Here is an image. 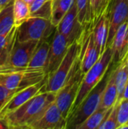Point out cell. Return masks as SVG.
Listing matches in <instances>:
<instances>
[{
  "label": "cell",
  "mask_w": 128,
  "mask_h": 129,
  "mask_svg": "<svg viewBox=\"0 0 128 129\" xmlns=\"http://www.w3.org/2000/svg\"><path fill=\"white\" fill-rule=\"evenodd\" d=\"M69 46L70 45L66 39L56 29L54 33V37L51 42L48 61L45 69V72L47 76L52 73L57 69L64 58Z\"/></svg>",
  "instance_id": "cell-12"
},
{
  "label": "cell",
  "mask_w": 128,
  "mask_h": 129,
  "mask_svg": "<svg viewBox=\"0 0 128 129\" xmlns=\"http://www.w3.org/2000/svg\"><path fill=\"white\" fill-rule=\"evenodd\" d=\"M48 0H34V2L30 5V11L31 14L36 11L40 7H41L45 2H47Z\"/></svg>",
  "instance_id": "cell-32"
},
{
  "label": "cell",
  "mask_w": 128,
  "mask_h": 129,
  "mask_svg": "<svg viewBox=\"0 0 128 129\" xmlns=\"http://www.w3.org/2000/svg\"><path fill=\"white\" fill-rule=\"evenodd\" d=\"M40 41L19 42L16 40L10 51L6 66L0 73L27 69L29 63Z\"/></svg>",
  "instance_id": "cell-7"
},
{
  "label": "cell",
  "mask_w": 128,
  "mask_h": 129,
  "mask_svg": "<svg viewBox=\"0 0 128 129\" xmlns=\"http://www.w3.org/2000/svg\"><path fill=\"white\" fill-rule=\"evenodd\" d=\"M75 0H52V14L51 21L54 26L59 24L69 11Z\"/></svg>",
  "instance_id": "cell-20"
},
{
  "label": "cell",
  "mask_w": 128,
  "mask_h": 129,
  "mask_svg": "<svg viewBox=\"0 0 128 129\" xmlns=\"http://www.w3.org/2000/svg\"><path fill=\"white\" fill-rule=\"evenodd\" d=\"M13 2L14 0H0V11Z\"/></svg>",
  "instance_id": "cell-33"
},
{
  "label": "cell",
  "mask_w": 128,
  "mask_h": 129,
  "mask_svg": "<svg viewBox=\"0 0 128 129\" xmlns=\"http://www.w3.org/2000/svg\"><path fill=\"white\" fill-rule=\"evenodd\" d=\"M127 124H128V123H127Z\"/></svg>",
  "instance_id": "cell-39"
},
{
  "label": "cell",
  "mask_w": 128,
  "mask_h": 129,
  "mask_svg": "<svg viewBox=\"0 0 128 129\" xmlns=\"http://www.w3.org/2000/svg\"><path fill=\"white\" fill-rule=\"evenodd\" d=\"M127 59H128V57H127Z\"/></svg>",
  "instance_id": "cell-38"
},
{
  "label": "cell",
  "mask_w": 128,
  "mask_h": 129,
  "mask_svg": "<svg viewBox=\"0 0 128 129\" xmlns=\"http://www.w3.org/2000/svg\"><path fill=\"white\" fill-rule=\"evenodd\" d=\"M78 42L80 46L78 54L80 70L81 73L84 75L100 57L95 45L93 26L91 23L87 24L84 27Z\"/></svg>",
  "instance_id": "cell-9"
},
{
  "label": "cell",
  "mask_w": 128,
  "mask_h": 129,
  "mask_svg": "<svg viewBox=\"0 0 128 129\" xmlns=\"http://www.w3.org/2000/svg\"><path fill=\"white\" fill-rule=\"evenodd\" d=\"M24 1H25L28 5H29V6H30V5H31V4L34 2V0H24Z\"/></svg>",
  "instance_id": "cell-36"
},
{
  "label": "cell",
  "mask_w": 128,
  "mask_h": 129,
  "mask_svg": "<svg viewBox=\"0 0 128 129\" xmlns=\"http://www.w3.org/2000/svg\"><path fill=\"white\" fill-rule=\"evenodd\" d=\"M52 14V0H48L36 11L32 13L30 17H38L51 20Z\"/></svg>",
  "instance_id": "cell-29"
},
{
  "label": "cell",
  "mask_w": 128,
  "mask_h": 129,
  "mask_svg": "<svg viewBox=\"0 0 128 129\" xmlns=\"http://www.w3.org/2000/svg\"><path fill=\"white\" fill-rule=\"evenodd\" d=\"M118 99V90L115 83V68L111 70L110 76L105 88L98 110H106L112 107Z\"/></svg>",
  "instance_id": "cell-18"
},
{
  "label": "cell",
  "mask_w": 128,
  "mask_h": 129,
  "mask_svg": "<svg viewBox=\"0 0 128 129\" xmlns=\"http://www.w3.org/2000/svg\"><path fill=\"white\" fill-rule=\"evenodd\" d=\"M113 65L119 64L128 54V20L118 29L111 46Z\"/></svg>",
  "instance_id": "cell-15"
},
{
  "label": "cell",
  "mask_w": 128,
  "mask_h": 129,
  "mask_svg": "<svg viewBox=\"0 0 128 129\" xmlns=\"http://www.w3.org/2000/svg\"><path fill=\"white\" fill-rule=\"evenodd\" d=\"M112 107L106 110H97L85 121L79 125L76 129H97L102 124Z\"/></svg>",
  "instance_id": "cell-22"
},
{
  "label": "cell",
  "mask_w": 128,
  "mask_h": 129,
  "mask_svg": "<svg viewBox=\"0 0 128 129\" xmlns=\"http://www.w3.org/2000/svg\"><path fill=\"white\" fill-rule=\"evenodd\" d=\"M67 121L63 117L55 101L48 107L45 113L33 122L29 129H66Z\"/></svg>",
  "instance_id": "cell-13"
},
{
  "label": "cell",
  "mask_w": 128,
  "mask_h": 129,
  "mask_svg": "<svg viewBox=\"0 0 128 129\" xmlns=\"http://www.w3.org/2000/svg\"><path fill=\"white\" fill-rule=\"evenodd\" d=\"M0 129H9L7 122L2 118H0Z\"/></svg>",
  "instance_id": "cell-34"
},
{
  "label": "cell",
  "mask_w": 128,
  "mask_h": 129,
  "mask_svg": "<svg viewBox=\"0 0 128 129\" xmlns=\"http://www.w3.org/2000/svg\"><path fill=\"white\" fill-rule=\"evenodd\" d=\"M50 45L51 42L48 39H43L39 42L29 63L27 67L28 70H45L48 61Z\"/></svg>",
  "instance_id": "cell-17"
},
{
  "label": "cell",
  "mask_w": 128,
  "mask_h": 129,
  "mask_svg": "<svg viewBox=\"0 0 128 129\" xmlns=\"http://www.w3.org/2000/svg\"><path fill=\"white\" fill-rule=\"evenodd\" d=\"M128 57V56H127ZM127 67H128V59L127 60Z\"/></svg>",
  "instance_id": "cell-37"
},
{
  "label": "cell",
  "mask_w": 128,
  "mask_h": 129,
  "mask_svg": "<svg viewBox=\"0 0 128 129\" xmlns=\"http://www.w3.org/2000/svg\"><path fill=\"white\" fill-rule=\"evenodd\" d=\"M13 12L14 26H19L30 17V6L24 0H14Z\"/></svg>",
  "instance_id": "cell-21"
},
{
  "label": "cell",
  "mask_w": 128,
  "mask_h": 129,
  "mask_svg": "<svg viewBox=\"0 0 128 129\" xmlns=\"http://www.w3.org/2000/svg\"><path fill=\"white\" fill-rule=\"evenodd\" d=\"M110 0H90L91 24L94 26L109 5Z\"/></svg>",
  "instance_id": "cell-24"
},
{
  "label": "cell",
  "mask_w": 128,
  "mask_h": 129,
  "mask_svg": "<svg viewBox=\"0 0 128 129\" xmlns=\"http://www.w3.org/2000/svg\"><path fill=\"white\" fill-rule=\"evenodd\" d=\"M14 2L0 11V35L10 31L14 26Z\"/></svg>",
  "instance_id": "cell-23"
},
{
  "label": "cell",
  "mask_w": 128,
  "mask_h": 129,
  "mask_svg": "<svg viewBox=\"0 0 128 129\" xmlns=\"http://www.w3.org/2000/svg\"><path fill=\"white\" fill-rule=\"evenodd\" d=\"M55 98V93L40 92L2 119L7 122L9 128H29L41 117Z\"/></svg>",
  "instance_id": "cell-1"
},
{
  "label": "cell",
  "mask_w": 128,
  "mask_h": 129,
  "mask_svg": "<svg viewBox=\"0 0 128 129\" xmlns=\"http://www.w3.org/2000/svg\"><path fill=\"white\" fill-rule=\"evenodd\" d=\"M118 127L128 123V99H123L120 103L118 114Z\"/></svg>",
  "instance_id": "cell-30"
},
{
  "label": "cell",
  "mask_w": 128,
  "mask_h": 129,
  "mask_svg": "<svg viewBox=\"0 0 128 129\" xmlns=\"http://www.w3.org/2000/svg\"><path fill=\"white\" fill-rule=\"evenodd\" d=\"M10 51L7 50H0V72L5 67L8 62V56Z\"/></svg>",
  "instance_id": "cell-31"
},
{
  "label": "cell",
  "mask_w": 128,
  "mask_h": 129,
  "mask_svg": "<svg viewBox=\"0 0 128 129\" xmlns=\"http://www.w3.org/2000/svg\"><path fill=\"white\" fill-rule=\"evenodd\" d=\"M109 29V5L99 17L97 21L93 26L94 39L97 49L101 56L106 49V43Z\"/></svg>",
  "instance_id": "cell-16"
},
{
  "label": "cell",
  "mask_w": 128,
  "mask_h": 129,
  "mask_svg": "<svg viewBox=\"0 0 128 129\" xmlns=\"http://www.w3.org/2000/svg\"><path fill=\"white\" fill-rule=\"evenodd\" d=\"M56 30L51 20L38 17H30L17 26V40L26 42L29 40L48 39Z\"/></svg>",
  "instance_id": "cell-6"
},
{
  "label": "cell",
  "mask_w": 128,
  "mask_h": 129,
  "mask_svg": "<svg viewBox=\"0 0 128 129\" xmlns=\"http://www.w3.org/2000/svg\"><path fill=\"white\" fill-rule=\"evenodd\" d=\"M79 43L75 41L68 51L57 69L46 76V82L41 92L57 93L66 83L73 65L79 54Z\"/></svg>",
  "instance_id": "cell-5"
},
{
  "label": "cell",
  "mask_w": 128,
  "mask_h": 129,
  "mask_svg": "<svg viewBox=\"0 0 128 129\" xmlns=\"http://www.w3.org/2000/svg\"><path fill=\"white\" fill-rule=\"evenodd\" d=\"M17 26H14L10 31L0 35V50H11L17 40Z\"/></svg>",
  "instance_id": "cell-27"
},
{
  "label": "cell",
  "mask_w": 128,
  "mask_h": 129,
  "mask_svg": "<svg viewBox=\"0 0 128 129\" xmlns=\"http://www.w3.org/2000/svg\"><path fill=\"white\" fill-rule=\"evenodd\" d=\"M123 99H128V81L125 89H124V95H123Z\"/></svg>",
  "instance_id": "cell-35"
},
{
  "label": "cell",
  "mask_w": 128,
  "mask_h": 129,
  "mask_svg": "<svg viewBox=\"0 0 128 129\" xmlns=\"http://www.w3.org/2000/svg\"><path fill=\"white\" fill-rule=\"evenodd\" d=\"M78 12V19L84 27L91 23L90 16V0H75Z\"/></svg>",
  "instance_id": "cell-25"
},
{
  "label": "cell",
  "mask_w": 128,
  "mask_h": 129,
  "mask_svg": "<svg viewBox=\"0 0 128 129\" xmlns=\"http://www.w3.org/2000/svg\"><path fill=\"white\" fill-rule=\"evenodd\" d=\"M83 77L84 75L81 72L80 62L78 57L66 83L56 93L55 102L66 119H67L77 97Z\"/></svg>",
  "instance_id": "cell-4"
},
{
  "label": "cell",
  "mask_w": 128,
  "mask_h": 129,
  "mask_svg": "<svg viewBox=\"0 0 128 129\" xmlns=\"http://www.w3.org/2000/svg\"><path fill=\"white\" fill-rule=\"evenodd\" d=\"M23 89H10L0 83V110L17 92Z\"/></svg>",
  "instance_id": "cell-28"
},
{
  "label": "cell",
  "mask_w": 128,
  "mask_h": 129,
  "mask_svg": "<svg viewBox=\"0 0 128 129\" xmlns=\"http://www.w3.org/2000/svg\"><path fill=\"white\" fill-rule=\"evenodd\" d=\"M46 82V77L41 82L29 86L17 92L0 110V118H4L8 114L14 112L29 100L39 94Z\"/></svg>",
  "instance_id": "cell-14"
},
{
  "label": "cell",
  "mask_w": 128,
  "mask_h": 129,
  "mask_svg": "<svg viewBox=\"0 0 128 129\" xmlns=\"http://www.w3.org/2000/svg\"><path fill=\"white\" fill-rule=\"evenodd\" d=\"M128 56V54H127ZM127 56L115 68V83L118 90L117 101L121 102L123 100L124 89L128 81V67L127 66Z\"/></svg>",
  "instance_id": "cell-19"
},
{
  "label": "cell",
  "mask_w": 128,
  "mask_h": 129,
  "mask_svg": "<svg viewBox=\"0 0 128 129\" xmlns=\"http://www.w3.org/2000/svg\"><path fill=\"white\" fill-rule=\"evenodd\" d=\"M46 76L43 70H19L0 73V83L10 89H23L41 82Z\"/></svg>",
  "instance_id": "cell-8"
},
{
  "label": "cell",
  "mask_w": 128,
  "mask_h": 129,
  "mask_svg": "<svg viewBox=\"0 0 128 129\" xmlns=\"http://www.w3.org/2000/svg\"><path fill=\"white\" fill-rule=\"evenodd\" d=\"M111 71H107L102 80L91 91L80 105L67 117L66 128L76 129L91 114L98 110L108 83Z\"/></svg>",
  "instance_id": "cell-2"
},
{
  "label": "cell",
  "mask_w": 128,
  "mask_h": 129,
  "mask_svg": "<svg viewBox=\"0 0 128 129\" xmlns=\"http://www.w3.org/2000/svg\"><path fill=\"white\" fill-rule=\"evenodd\" d=\"M56 29L66 39L70 45L79 39L84 29V26L78 19L75 0L69 11L57 26Z\"/></svg>",
  "instance_id": "cell-10"
},
{
  "label": "cell",
  "mask_w": 128,
  "mask_h": 129,
  "mask_svg": "<svg viewBox=\"0 0 128 129\" xmlns=\"http://www.w3.org/2000/svg\"><path fill=\"white\" fill-rule=\"evenodd\" d=\"M109 29L106 46L110 47L118 27L128 20V0H110L109 4Z\"/></svg>",
  "instance_id": "cell-11"
},
{
  "label": "cell",
  "mask_w": 128,
  "mask_h": 129,
  "mask_svg": "<svg viewBox=\"0 0 128 129\" xmlns=\"http://www.w3.org/2000/svg\"><path fill=\"white\" fill-rule=\"evenodd\" d=\"M112 61V49L108 47L103 54L100 57L96 63L84 75L79 91L69 116L80 105V104L88 96L91 91L102 80L109 69L111 67Z\"/></svg>",
  "instance_id": "cell-3"
},
{
  "label": "cell",
  "mask_w": 128,
  "mask_h": 129,
  "mask_svg": "<svg viewBox=\"0 0 128 129\" xmlns=\"http://www.w3.org/2000/svg\"><path fill=\"white\" fill-rule=\"evenodd\" d=\"M121 102L116 101L112 109L103 120L102 124L99 126L98 129H118V109Z\"/></svg>",
  "instance_id": "cell-26"
}]
</instances>
